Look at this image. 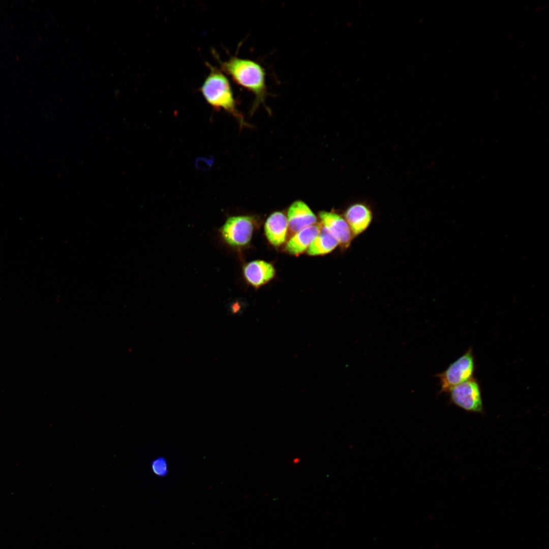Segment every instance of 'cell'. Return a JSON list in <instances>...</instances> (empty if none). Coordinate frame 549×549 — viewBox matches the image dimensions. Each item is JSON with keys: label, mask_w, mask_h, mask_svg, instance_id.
Returning a JSON list of instances; mask_svg holds the SVG:
<instances>
[{"label": "cell", "mask_w": 549, "mask_h": 549, "mask_svg": "<svg viewBox=\"0 0 549 549\" xmlns=\"http://www.w3.org/2000/svg\"><path fill=\"white\" fill-rule=\"evenodd\" d=\"M254 229V219L249 216H236L227 219L220 229L221 237L230 247L239 248L250 241Z\"/></svg>", "instance_id": "obj_4"}, {"label": "cell", "mask_w": 549, "mask_h": 549, "mask_svg": "<svg viewBox=\"0 0 549 549\" xmlns=\"http://www.w3.org/2000/svg\"><path fill=\"white\" fill-rule=\"evenodd\" d=\"M339 245L333 233L321 223L319 232L307 250L311 256L322 255L330 253Z\"/></svg>", "instance_id": "obj_12"}, {"label": "cell", "mask_w": 549, "mask_h": 549, "mask_svg": "<svg viewBox=\"0 0 549 549\" xmlns=\"http://www.w3.org/2000/svg\"><path fill=\"white\" fill-rule=\"evenodd\" d=\"M275 274L273 266L262 260H255L243 267V274L248 283L258 287L272 279Z\"/></svg>", "instance_id": "obj_9"}, {"label": "cell", "mask_w": 549, "mask_h": 549, "mask_svg": "<svg viewBox=\"0 0 549 549\" xmlns=\"http://www.w3.org/2000/svg\"><path fill=\"white\" fill-rule=\"evenodd\" d=\"M286 216L280 211L272 214L267 219L264 226L265 235L268 241L278 247L285 241L288 230Z\"/></svg>", "instance_id": "obj_10"}, {"label": "cell", "mask_w": 549, "mask_h": 549, "mask_svg": "<svg viewBox=\"0 0 549 549\" xmlns=\"http://www.w3.org/2000/svg\"><path fill=\"white\" fill-rule=\"evenodd\" d=\"M321 226V224L316 223L296 233L287 243L286 251L294 255L305 251L318 235Z\"/></svg>", "instance_id": "obj_11"}, {"label": "cell", "mask_w": 549, "mask_h": 549, "mask_svg": "<svg viewBox=\"0 0 549 549\" xmlns=\"http://www.w3.org/2000/svg\"><path fill=\"white\" fill-rule=\"evenodd\" d=\"M319 216L322 224L336 237L339 244L343 248L349 247L353 236L346 220L332 212L322 211L319 212Z\"/></svg>", "instance_id": "obj_6"}, {"label": "cell", "mask_w": 549, "mask_h": 549, "mask_svg": "<svg viewBox=\"0 0 549 549\" xmlns=\"http://www.w3.org/2000/svg\"><path fill=\"white\" fill-rule=\"evenodd\" d=\"M210 72L200 90L206 101L217 110L223 109L232 115L240 126L248 125L236 108L230 82L221 70L207 64Z\"/></svg>", "instance_id": "obj_2"}, {"label": "cell", "mask_w": 549, "mask_h": 549, "mask_svg": "<svg viewBox=\"0 0 549 549\" xmlns=\"http://www.w3.org/2000/svg\"><path fill=\"white\" fill-rule=\"evenodd\" d=\"M153 473L160 477L166 476L169 472L168 464L167 460L163 456H158L154 459L150 464Z\"/></svg>", "instance_id": "obj_13"}, {"label": "cell", "mask_w": 549, "mask_h": 549, "mask_svg": "<svg viewBox=\"0 0 549 549\" xmlns=\"http://www.w3.org/2000/svg\"><path fill=\"white\" fill-rule=\"evenodd\" d=\"M475 369L472 347L441 373L436 375L440 385L439 393L448 392L453 387L473 377Z\"/></svg>", "instance_id": "obj_3"}, {"label": "cell", "mask_w": 549, "mask_h": 549, "mask_svg": "<svg viewBox=\"0 0 549 549\" xmlns=\"http://www.w3.org/2000/svg\"><path fill=\"white\" fill-rule=\"evenodd\" d=\"M450 401L470 412L483 413L479 384L474 377L453 387L449 392Z\"/></svg>", "instance_id": "obj_5"}, {"label": "cell", "mask_w": 549, "mask_h": 549, "mask_svg": "<svg viewBox=\"0 0 549 549\" xmlns=\"http://www.w3.org/2000/svg\"><path fill=\"white\" fill-rule=\"evenodd\" d=\"M218 61L222 72L254 95L251 115L260 104H265L267 95L265 72L260 64L253 60L235 56H231L225 61L218 58Z\"/></svg>", "instance_id": "obj_1"}, {"label": "cell", "mask_w": 549, "mask_h": 549, "mask_svg": "<svg viewBox=\"0 0 549 549\" xmlns=\"http://www.w3.org/2000/svg\"><path fill=\"white\" fill-rule=\"evenodd\" d=\"M287 221L290 231L295 234L301 229L316 224L317 218L306 203L297 200L292 203L288 209Z\"/></svg>", "instance_id": "obj_7"}, {"label": "cell", "mask_w": 549, "mask_h": 549, "mask_svg": "<svg viewBox=\"0 0 549 549\" xmlns=\"http://www.w3.org/2000/svg\"><path fill=\"white\" fill-rule=\"evenodd\" d=\"M298 461H299V459H295L294 460V462H295V461L297 462H298Z\"/></svg>", "instance_id": "obj_14"}, {"label": "cell", "mask_w": 549, "mask_h": 549, "mask_svg": "<svg viewBox=\"0 0 549 549\" xmlns=\"http://www.w3.org/2000/svg\"><path fill=\"white\" fill-rule=\"evenodd\" d=\"M345 217L353 236H356L369 227L373 219V214L367 205L356 203L348 207Z\"/></svg>", "instance_id": "obj_8"}]
</instances>
